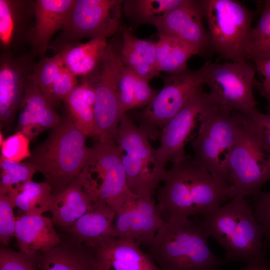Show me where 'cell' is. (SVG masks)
Listing matches in <instances>:
<instances>
[{
	"label": "cell",
	"mask_w": 270,
	"mask_h": 270,
	"mask_svg": "<svg viewBox=\"0 0 270 270\" xmlns=\"http://www.w3.org/2000/svg\"><path fill=\"white\" fill-rule=\"evenodd\" d=\"M166 170L157 194L164 221L202 216L214 210L234 194L193 156L184 154Z\"/></svg>",
	"instance_id": "6da1fadb"
},
{
	"label": "cell",
	"mask_w": 270,
	"mask_h": 270,
	"mask_svg": "<svg viewBox=\"0 0 270 270\" xmlns=\"http://www.w3.org/2000/svg\"><path fill=\"white\" fill-rule=\"evenodd\" d=\"M210 236L202 218L164 221L148 247L162 270H215L223 262L210 249Z\"/></svg>",
	"instance_id": "7a4b0ae2"
},
{
	"label": "cell",
	"mask_w": 270,
	"mask_h": 270,
	"mask_svg": "<svg viewBox=\"0 0 270 270\" xmlns=\"http://www.w3.org/2000/svg\"><path fill=\"white\" fill-rule=\"evenodd\" d=\"M244 198L234 196L200 217L210 236L224 250L226 260L246 264L264 260L265 248L264 228Z\"/></svg>",
	"instance_id": "3957f363"
},
{
	"label": "cell",
	"mask_w": 270,
	"mask_h": 270,
	"mask_svg": "<svg viewBox=\"0 0 270 270\" xmlns=\"http://www.w3.org/2000/svg\"><path fill=\"white\" fill-rule=\"evenodd\" d=\"M87 137L68 114L26 160L42 174L53 192H58L78 178L92 151Z\"/></svg>",
	"instance_id": "277c9868"
},
{
	"label": "cell",
	"mask_w": 270,
	"mask_h": 270,
	"mask_svg": "<svg viewBox=\"0 0 270 270\" xmlns=\"http://www.w3.org/2000/svg\"><path fill=\"white\" fill-rule=\"evenodd\" d=\"M233 114L236 136L230 158L228 186L234 197H254L270 180V148L248 116Z\"/></svg>",
	"instance_id": "5b68a950"
},
{
	"label": "cell",
	"mask_w": 270,
	"mask_h": 270,
	"mask_svg": "<svg viewBox=\"0 0 270 270\" xmlns=\"http://www.w3.org/2000/svg\"><path fill=\"white\" fill-rule=\"evenodd\" d=\"M210 50L230 62H246L254 13L236 0H201Z\"/></svg>",
	"instance_id": "8992f818"
},
{
	"label": "cell",
	"mask_w": 270,
	"mask_h": 270,
	"mask_svg": "<svg viewBox=\"0 0 270 270\" xmlns=\"http://www.w3.org/2000/svg\"><path fill=\"white\" fill-rule=\"evenodd\" d=\"M121 41L114 38L96 68L80 82L94 90V118L100 142H115L121 117L118 96V83L124 67L120 56Z\"/></svg>",
	"instance_id": "52a82bcc"
},
{
	"label": "cell",
	"mask_w": 270,
	"mask_h": 270,
	"mask_svg": "<svg viewBox=\"0 0 270 270\" xmlns=\"http://www.w3.org/2000/svg\"><path fill=\"white\" fill-rule=\"evenodd\" d=\"M123 0H76L60 32L48 50L56 54L83 39L112 36L119 30Z\"/></svg>",
	"instance_id": "ba28073f"
},
{
	"label": "cell",
	"mask_w": 270,
	"mask_h": 270,
	"mask_svg": "<svg viewBox=\"0 0 270 270\" xmlns=\"http://www.w3.org/2000/svg\"><path fill=\"white\" fill-rule=\"evenodd\" d=\"M235 136L233 111L216 102L200 124L192 144L193 156L213 176L228 186L230 158Z\"/></svg>",
	"instance_id": "9c48e42d"
},
{
	"label": "cell",
	"mask_w": 270,
	"mask_h": 270,
	"mask_svg": "<svg viewBox=\"0 0 270 270\" xmlns=\"http://www.w3.org/2000/svg\"><path fill=\"white\" fill-rule=\"evenodd\" d=\"M77 178L93 202H105L116 215L138 196L128 187L120 152L116 147L98 149Z\"/></svg>",
	"instance_id": "30bf717a"
},
{
	"label": "cell",
	"mask_w": 270,
	"mask_h": 270,
	"mask_svg": "<svg viewBox=\"0 0 270 270\" xmlns=\"http://www.w3.org/2000/svg\"><path fill=\"white\" fill-rule=\"evenodd\" d=\"M206 62L196 70H186L164 78V86L138 114L140 127L149 138L160 136L163 127L206 84L213 65Z\"/></svg>",
	"instance_id": "8fae6325"
},
{
	"label": "cell",
	"mask_w": 270,
	"mask_h": 270,
	"mask_svg": "<svg viewBox=\"0 0 270 270\" xmlns=\"http://www.w3.org/2000/svg\"><path fill=\"white\" fill-rule=\"evenodd\" d=\"M148 139L126 113L122 115L115 141L128 187L138 196L152 198L161 181L154 172L155 152Z\"/></svg>",
	"instance_id": "7c38bea8"
},
{
	"label": "cell",
	"mask_w": 270,
	"mask_h": 270,
	"mask_svg": "<svg viewBox=\"0 0 270 270\" xmlns=\"http://www.w3.org/2000/svg\"><path fill=\"white\" fill-rule=\"evenodd\" d=\"M255 68L247 62L214 63L206 84L218 104L245 115L256 110L253 88Z\"/></svg>",
	"instance_id": "4fadbf2b"
},
{
	"label": "cell",
	"mask_w": 270,
	"mask_h": 270,
	"mask_svg": "<svg viewBox=\"0 0 270 270\" xmlns=\"http://www.w3.org/2000/svg\"><path fill=\"white\" fill-rule=\"evenodd\" d=\"M214 103L210 94L204 92L202 88L163 127L160 144L154 150V172L162 182L166 164L169 162H176L185 154L184 148L186 138Z\"/></svg>",
	"instance_id": "5bb4252c"
},
{
	"label": "cell",
	"mask_w": 270,
	"mask_h": 270,
	"mask_svg": "<svg viewBox=\"0 0 270 270\" xmlns=\"http://www.w3.org/2000/svg\"><path fill=\"white\" fill-rule=\"evenodd\" d=\"M35 56L30 52L20 54H0V120L7 126L19 111Z\"/></svg>",
	"instance_id": "9a60e30c"
},
{
	"label": "cell",
	"mask_w": 270,
	"mask_h": 270,
	"mask_svg": "<svg viewBox=\"0 0 270 270\" xmlns=\"http://www.w3.org/2000/svg\"><path fill=\"white\" fill-rule=\"evenodd\" d=\"M36 0H0V54H20L29 47Z\"/></svg>",
	"instance_id": "2e32d148"
},
{
	"label": "cell",
	"mask_w": 270,
	"mask_h": 270,
	"mask_svg": "<svg viewBox=\"0 0 270 270\" xmlns=\"http://www.w3.org/2000/svg\"><path fill=\"white\" fill-rule=\"evenodd\" d=\"M164 222L152 198L138 196L116 215V236L132 239L148 248Z\"/></svg>",
	"instance_id": "e0dca14e"
},
{
	"label": "cell",
	"mask_w": 270,
	"mask_h": 270,
	"mask_svg": "<svg viewBox=\"0 0 270 270\" xmlns=\"http://www.w3.org/2000/svg\"><path fill=\"white\" fill-rule=\"evenodd\" d=\"M200 0H184L168 12L156 26L158 35L173 37L196 48L200 54L210 49Z\"/></svg>",
	"instance_id": "ac0fdd59"
},
{
	"label": "cell",
	"mask_w": 270,
	"mask_h": 270,
	"mask_svg": "<svg viewBox=\"0 0 270 270\" xmlns=\"http://www.w3.org/2000/svg\"><path fill=\"white\" fill-rule=\"evenodd\" d=\"M98 270H162L134 240L110 237L89 246Z\"/></svg>",
	"instance_id": "d6986e66"
},
{
	"label": "cell",
	"mask_w": 270,
	"mask_h": 270,
	"mask_svg": "<svg viewBox=\"0 0 270 270\" xmlns=\"http://www.w3.org/2000/svg\"><path fill=\"white\" fill-rule=\"evenodd\" d=\"M76 0H36V16L29 51L45 56L54 34L63 28Z\"/></svg>",
	"instance_id": "ffe728a7"
},
{
	"label": "cell",
	"mask_w": 270,
	"mask_h": 270,
	"mask_svg": "<svg viewBox=\"0 0 270 270\" xmlns=\"http://www.w3.org/2000/svg\"><path fill=\"white\" fill-rule=\"evenodd\" d=\"M61 120L31 77L19 110V131L30 140L44 130L55 128Z\"/></svg>",
	"instance_id": "44dd1931"
},
{
	"label": "cell",
	"mask_w": 270,
	"mask_h": 270,
	"mask_svg": "<svg viewBox=\"0 0 270 270\" xmlns=\"http://www.w3.org/2000/svg\"><path fill=\"white\" fill-rule=\"evenodd\" d=\"M16 218L14 237L20 252L33 256L62 243L51 218L42 215H27L22 211Z\"/></svg>",
	"instance_id": "7402d4cb"
},
{
	"label": "cell",
	"mask_w": 270,
	"mask_h": 270,
	"mask_svg": "<svg viewBox=\"0 0 270 270\" xmlns=\"http://www.w3.org/2000/svg\"><path fill=\"white\" fill-rule=\"evenodd\" d=\"M116 212L102 201L93 202L89 210L71 226L63 228L73 240L88 246L102 239L116 237Z\"/></svg>",
	"instance_id": "603a6c76"
},
{
	"label": "cell",
	"mask_w": 270,
	"mask_h": 270,
	"mask_svg": "<svg viewBox=\"0 0 270 270\" xmlns=\"http://www.w3.org/2000/svg\"><path fill=\"white\" fill-rule=\"evenodd\" d=\"M40 270H98L94 254L85 244L70 239L38 252Z\"/></svg>",
	"instance_id": "cb8c5ba5"
},
{
	"label": "cell",
	"mask_w": 270,
	"mask_h": 270,
	"mask_svg": "<svg viewBox=\"0 0 270 270\" xmlns=\"http://www.w3.org/2000/svg\"><path fill=\"white\" fill-rule=\"evenodd\" d=\"M92 204L76 178L62 190L52 192L48 211L54 225L68 228L86 212Z\"/></svg>",
	"instance_id": "d4e9b609"
},
{
	"label": "cell",
	"mask_w": 270,
	"mask_h": 270,
	"mask_svg": "<svg viewBox=\"0 0 270 270\" xmlns=\"http://www.w3.org/2000/svg\"><path fill=\"white\" fill-rule=\"evenodd\" d=\"M120 56L125 68L138 77L150 82L159 76L156 42L140 39L126 28L122 33Z\"/></svg>",
	"instance_id": "484cf974"
},
{
	"label": "cell",
	"mask_w": 270,
	"mask_h": 270,
	"mask_svg": "<svg viewBox=\"0 0 270 270\" xmlns=\"http://www.w3.org/2000/svg\"><path fill=\"white\" fill-rule=\"evenodd\" d=\"M93 88L84 82L78 85L63 100L68 114L76 127L86 136L98 138L94 107Z\"/></svg>",
	"instance_id": "4316f807"
},
{
	"label": "cell",
	"mask_w": 270,
	"mask_h": 270,
	"mask_svg": "<svg viewBox=\"0 0 270 270\" xmlns=\"http://www.w3.org/2000/svg\"><path fill=\"white\" fill-rule=\"evenodd\" d=\"M53 190L47 182L32 180L15 186L7 194L14 208L27 215H42L48 211Z\"/></svg>",
	"instance_id": "83f0119b"
},
{
	"label": "cell",
	"mask_w": 270,
	"mask_h": 270,
	"mask_svg": "<svg viewBox=\"0 0 270 270\" xmlns=\"http://www.w3.org/2000/svg\"><path fill=\"white\" fill-rule=\"evenodd\" d=\"M106 38L91 39L86 43H79L63 50L64 66L77 77L87 75L101 60L108 44Z\"/></svg>",
	"instance_id": "f1b7e54d"
},
{
	"label": "cell",
	"mask_w": 270,
	"mask_h": 270,
	"mask_svg": "<svg viewBox=\"0 0 270 270\" xmlns=\"http://www.w3.org/2000/svg\"><path fill=\"white\" fill-rule=\"evenodd\" d=\"M156 42L157 68L160 72L170 74L180 72L187 68V62L193 56L200 54L194 46L179 39L158 35Z\"/></svg>",
	"instance_id": "f546056e"
},
{
	"label": "cell",
	"mask_w": 270,
	"mask_h": 270,
	"mask_svg": "<svg viewBox=\"0 0 270 270\" xmlns=\"http://www.w3.org/2000/svg\"><path fill=\"white\" fill-rule=\"evenodd\" d=\"M184 0H123L126 16L138 24H148L155 27L170 10L182 4Z\"/></svg>",
	"instance_id": "4dcf8cb0"
},
{
	"label": "cell",
	"mask_w": 270,
	"mask_h": 270,
	"mask_svg": "<svg viewBox=\"0 0 270 270\" xmlns=\"http://www.w3.org/2000/svg\"><path fill=\"white\" fill-rule=\"evenodd\" d=\"M246 59L270 58V0H266L256 26L252 28L248 38Z\"/></svg>",
	"instance_id": "1f68e13d"
},
{
	"label": "cell",
	"mask_w": 270,
	"mask_h": 270,
	"mask_svg": "<svg viewBox=\"0 0 270 270\" xmlns=\"http://www.w3.org/2000/svg\"><path fill=\"white\" fill-rule=\"evenodd\" d=\"M0 194H7L16 185L32 180L37 172L27 161L16 162L0 158Z\"/></svg>",
	"instance_id": "d6a6232c"
},
{
	"label": "cell",
	"mask_w": 270,
	"mask_h": 270,
	"mask_svg": "<svg viewBox=\"0 0 270 270\" xmlns=\"http://www.w3.org/2000/svg\"><path fill=\"white\" fill-rule=\"evenodd\" d=\"M64 66L62 51L51 57L45 56L36 62L32 78L42 94L47 92Z\"/></svg>",
	"instance_id": "836d02e7"
},
{
	"label": "cell",
	"mask_w": 270,
	"mask_h": 270,
	"mask_svg": "<svg viewBox=\"0 0 270 270\" xmlns=\"http://www.w3.org/2000/svg\"><path fill=\"white\" fill-rule=\"evenodd\" d=\"M78 84V77L64 66L43 95L54 107L61 100H64Z\"/></svg>",
	"instance_id": "e575fe53"
},
{
	"label": "cell",
	"mask_w": 270,
	"mask_h": 270,
	"mask_svg": "<svg viewBox=\"0 0 270 270\" xmlns=\"http://www.w3.org/2000/svg\"><path fill=\"white\" fill-rule=\"evenodd\" d=\"M30 140L20 131L7 138L0 144V158L16 162L27 160L31 155Z\"/></svg>",
	"instance_id": "d590c367"
},
{
	"label": "cell",
	"mask_w": 270,
	"mask_h": 270,
	"mask_svg": "<svg viewBox=\"0 0 270 270\" xmlns=\"http://www.w3.org/2000/svg\"><path fill=\"white\" fill-rule=\"evenodd\" d=\"M38 252L30 256L8 248L0 250V270H38Z\"/></svg>",
	"instance_id": "8d00e7d4"
},
{
	"label": "cell",
	"mask_w": 270,
	"mask_h": 270,
	"mask_svg": "<svg viewBox=\"0 0 270 270\" xmlns=\"http://www.w3.org/2000/svg\"><path fill=\"white\" fill-rule=\"evenodd\" d=\"M8 194H0V242L6 246L14 237L16 218Z\"/></svg>",
	"instance_id": "74e56055"
},
{
	"label": "cell",
	"mask_w": 270,
	"mask_h": 270,
	"mask_svg": "<svg viewBox=\"0 0 270 270\" xmlns=\"http://www.w3.org/2000/svg\"><path fill=\"white\" fill-rule=\"evenodd\" d=\"M136 76L124 66L118 83V96L122 114L135 108L134 88Z\"/></svg>",
	"instance_id": "f35d334b"
},
{
	"label": "cell",
	"mask_w": 270,
	"mask_h": 270,
	"mask_svg": "<svg viewBox=\"0 0 270 270\" xmlns=\"http://www.w3.org/2000/svg\"><path fill=\"white\" fill-rule=\"evenodd\" d=\"M253 198L251 206L264 228L266 244H270V191L260 192Z\"/></svg>",
	"instance_id": "ab89813d"
},
{
	"label": "cell",
	"mask_w": 270,
	"mask_h": 270,
	"mask_svg": "<svg viewBox=\"0 0 270 270\" xmlns=\"http://www.w3.org/2000/svg\"><path fill=\"white\" fill-rule=\"evenodd\" d=\"M158 92L150 87L149 82L136 76L134 88L135 108L146 106Z\"/></svg>",
	"instance_id": "60d3db41"
},
{
	"label": "cell",
	"mask_w": 270,
	"mask_h": 270,
	"mask_svg": "<svg viewBox=\"0 0 270 270\" xmlns=\"http://www.w3.org/2000/svg\"><path fill=\"white\" fill-rule=\"evenodd\" d=\"M256 69L264 77L262 82H270V58L252 60Z\"/></svg>",
	"instance_id": "b9f144b4"
},
{
	"label": "cell",
	"mask_w": 270,
	"mask_h": 270,
	"mask_svg": "<svg viewBox=\"0 0 270 270\" xmlns=\"http://www.w3.org/2000/svg\"><path fill=\"white\" fill-rule=\"evenodd\" d=\"M242 270H270V268L262 260L246 264Z\"/></svg>",
	"instance_id": "7bdbcfd3"
},
{
	"label": "cell",
	"mask_w": 270,
	"mask_h": 270,
	"mask_svg": "<svg viewBox=\"0 0 270 270\" xmlns=\"http://www.w3.org/2000/svg\"><path fill=\"white\" fill-rule=\"evenodd\" d=\"M256 86L262 94L270 93V82L258 83Z\"/></svg>",
	"instance_id": "ee69618b"
},
{
	"label": "cell",
	"mask_w": 270,
	"mask_h": 270,
	"mask_svg": "<svg viewBox=\"0 0 270 270\" xmlns=\"http://www.w3.org/2000/svg\"><path fill=\"white\" fill-rule=\"evenodd\" d=\"M268 101V112L270 113V93L264 94H262Z\"/></svg>",
	"instance_id": "f6af8a7d"
},
{
	"label": "cell",
	"mask_w": 270,
	"mask_h": 270,
	"mask_svg": "<svg viewBox=\"0 0 270 270\" xmlns=\"http://www.w3.org/2000/svg\"><path fill=\"white\" fill-rule=\"evenodd\" d=\"M220 270V268H219V269H217V270Z\"/></svg>",
	"instance_id": "bcb514c9"
},
{
	"label": "cell",
	"mask_w": 270,
	"mask_h": 270,
	"mask_svg": "<svg viewBox=\"0 0 270 270\" xmlns=\"http://www.w3.org/2000/svg\"><path fill=\"white\" fill-rule=\"evenodd\" d=\"M268 114H270V112H268Z\"/></svg>",
	"instance_id": "7dc6e473"
}]
</instances>
